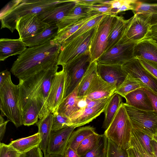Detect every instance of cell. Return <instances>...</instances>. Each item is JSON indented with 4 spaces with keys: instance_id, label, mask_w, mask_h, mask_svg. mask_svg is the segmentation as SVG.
I'll return each instance as SVG.
<instances>
[{
    "instance_id": "6da1fadb",
    "label": "cell",
    "mask_w": 157,
    "mask_h": 157,
    "mask_svg": "<svg viewBox=\"0 0 157 157\" xmlns=\"http://www.w3.org/2000/svg\"><path fill=\"white\" fill-rule=\"evenodd\" d=\"M61 47L51 40L40 46L27 48L18 56L10 71L19 79L52 69L58 66Z\"/></svg>"
},
{
    "instance_id": "7a4b0ae2",
    "label": "cell",
    "mask_w": 157,
    "mask_h": 157,
    "mask_svg": "<svg viewBox=\"0 0 157 157\" xmlns=\"http://www.w3.org/2000/svg\"><path fill=\"white\" fill-rule=\"evenodd\" d=\"M58 66L28 77L19 79V104L22 111L29 102L36 101L39 111V119L50 113L45 104L52 78L57 72Z\"/></svg>"
},
{
    "instance_id": "3957f363",
    "label": "cell",
    "mask_w": 157,
    "mask_h": 157,
    "mask_svg": "<svg viewBox=\"0 0 157 157\" xmlns=\"http://www.w3.org/2000/svg\"><path fill=\"white\" fill-rule=\"evenodd\" d=\"M60 0H19L9 2L0 12L1 29L7 28L12 33L17 21L25 16L44 12L63 2Z\"/></svg>"
},
{
    "instance_id": "277c9868",
    "label": "cell",
    "mask_w": 157,
    "mask_h": 157,
    "mask_svg": "<svg viewBox=\"0 0 157 157\" xmlns=\"http://www.w3.org/2000/svg\"><path fill=\"white\" fill-rule=\"evenodd\" d=\"M18 85L12 82L11 75L0 86L1 115L6 117L16 128L23 125V114L19 104Z\"/></svg>"
},
{
    "instance_id": "5b68a950",
    "label": "cell",
    "mask_w": 157,
    "mask_h": 157,
    "mask_svg": "<svg viewBox=\"0 0 157 157\" xmlns=\"http://www.w3.org/2000/svg\"><path fill=\"white\" fill-rule=\"evenodd\" d=\"M132 129L131 120L122 102L104 134L118 146L127 149L129 147Z\"/></svg>"
},
{
    "instance_id": "8992f818",
    "label": "cell",
    "mask_w": 157,
    "mask_h": 157,
    "mask_svg": "<svg viewBox=\"0 0 157 157\" xmlns=\"http://www.w3.org/2000/svg\"><path fill=\"white\" fill-rule=\"evenodd\" d=\"M91 62L89 51L62 66L65 73L63 99L70 94L79 84Z\"/></svg>"
},
{
    "instance_id": "52a82bcc",
    "label": "cell",
    "mask_w": 157,
    "mask_h": 157,
    "mask_svg": "<svg viewBox=\"0 0 157 157\" xmlns=\"http://www.w3.org/2000/svg\"><path fill=\"white\" fill-rule=\"evenodd\" d=\"M137 42L129 40L124 32L118 42L110 49L104 52L97 61L98 63L103 64L122 65L134 58V48Z\"/></svg>"
},
{
    "instance_id": "ba28073f",
    "label": "cell",
    "mask_w": 157,
    "mask_h": 157,
    "mask_svg": "<svg viewBox=\"0 0 157 157\" xmlns=\"http://www.w3.org/2000/svg\"><path fill=\"white\" fill-rule=\"evenodd\" d=\"M94 28L68 43L61 45L57 65L62 66L65 65L81 55L89 52L91 37Z\"/></svg>"
},
{
    "instance_id": "9c48e42d",
    "label": "cell",
    "mask_w": 157,
    "mask_h": 157,
    "mask_svg": "<svg viewBox=\"0 0 157 157\" xmlns=\"http://www.w3.org/2000/svg\"><path fill=\"white\" fill-rule=\"evenodd\" d=\"M115 17L104 14L102 18L95 27L91 37L89 48L92 62L97 61L105 51L108 36Z\"/></svg>"
},
{
    "instance_id": "30bf717a",
    "label": "cell",
    "mask_w": 157,
    "mask_h": 157,
    "mask_svg": "<svg viewBox=\"0 0 157 157\" xmlns=\"http://www.w3.org/2000/svg\"><path fill=\"white\" fill-rule=\"evenodd\" d=\"M133 129L152 138L157 134V113L154 111L138 109L124 103Z\"/></svg>"
},
{
    "instance_id": "8fae6325",
    "label": "cell",
    "mask_w": 157,
    "mask_h": 157,
    "mask_svg": "<svg viewBox=\"0 0 157 157\" xmlns=\"http://www.w3.org/2000/svg\"><path fill=\"white\" fill-rule=\"evenodd\" d=\"M151 27L148 16L137 13L128 19L124 34L130 40L138 42L146 38Z\"/></svg>"
},
{
    "instance_id": "7c38bea8",
    "label": "cell",
    "mask_w": 157,
    "mask_h": 157,
    "mask_svg": "<svg viewBox=\"0 0 157 157\" xmlns=\"http://www.w3.org/2000/svg\"><path fill=\"white\" fill-rule=\"evenodd\" d=\"M122 66L128 75L140 81L144 87L157 94V80L144 67L138 59L134 58Z\"/></svg>"
},
{
    "instance_id": "4fadbf2b",
    "label": "cell",
    "mask_w": 157,
    "mask_h": 157,
    "mask_svg": "<svg viewBox=\"0 0 157 157\" xmlns=\"http://www.w3.org/2000/svg\"><path fill=\"white\" fill-rule=\"evenodd\" d=\"M65 83L64 69L57 72L54 76L45 104L50 113L54 112L63 99Z\"/></svg>"
},
{
    "instance_id": "5bb4252c",
    "label": "cell",
    "mask_w": 157,
    "mask_h": 157,
    "mask_svg": "<svg viewBox=\"0 0 157 157\" xmlns=\"http://www.w3.org/2000/svg\"><path fill=\"white\" fill-rule=\"evenodd\" d=\"M49 26L33 13L21 17L17 22L16 29L22 40L35 36Z\"/></svg>"
},
{
    "instance_id": "9a60e30c",
    "label": "cell",
    "mask_w": 157,
    "mask_h": 157,
    "mask_svg": "<svg viewBox=\"0 0 157 157\" xmlns=\"http://www.w3.org/2000/svg\"><path fill=\"white\" fill-rule=\"evenodd\" d=\"M76 4L75 0H64L37 15L42 21L49 25H57L67 16Z\"/></svg>"
},
{
    "instance_id": "2e32d148",
    "label": "cell",
    "mask_w": 157,
    "mask_h": 157,
    "mask_svg": "<svg viewBox=\"0 0 157 157\" xmlns=\"http://www.w3.org/2000/svg\"><path fill=\"white\" fill-rule=\"evenodd\" d=\"M111 97L105 98L94 106L85 107L73 114L69 117L71 126L76 128L91 122L104 112Z\"/></svg>"
},
{
    "instance_id": "e0dca14e",
    "label": "cell",
    "mask_w": 157,
    "mask_h": 157,
    "mask_svg": "<svg viewBox=\"0 0 157 157\" xmlns=\"http://www.w3.org/2000/svg\"><path fill=\"white\" fill-rule=\"evenodd\" d=\"M97 69L99 76L105 81L115 86L116 89L122 83L128 75L122 66L119 64L98 63Z\"/></svg>"
},
{
    "instance_id": "ac0fdd59",
    "label": "cell",
    "mask_w": 157,
    "mask_h": 157,
    "mask_svg": "<svg viewBox=\"0 0 157 157\" xmlns=\"http://www.w3.org/2000/svg\"><path fill=\"white\" fill-rule=\"evenodd\" d=\"M75 128L73 126H71L56 132L52 131L47 154L63 155L71 134Z\"/></svg>"
},
{
    "instance_id": "d6986e66",
    "label": "cell",
    "mask_w": 157,
    "mask_h": 157,
    "mask_svg": "<svg viewBox=\"0 0 157 157\" xmlns=\"http://www.w3.org/2000/svg\"><path fill=\"white\" fill-rule=\"evenodd\" d=\"M79 85V84L70 94L63 99L56 111L69 118L85 106L84 99L78 96Z\"/></svg>"
},
{
    "instance_id": "ffe728a7",
    "label": "cell",
    "mask_w": 157,
    "mask_h": 157,
    "mask_svg": "<svg viewBox=\"0 0 157 157\" xmlns=\"http://www.w3.org/2000/svg\"><path fill=\"white\" fill-rule=\"evenodd\" d=\"M116 87L102 80L98 75L94 79L85 97L90 100L104 99L115 93Z\"/></svg>"
},
{
    "instance_id": "44dd1931",
    "label": "cell",
    "mask_w": 157,
    "mask_h": 157,
    "mask_svg": "<svg viewBox=\"0 0 157 157\" xmlns=\"http://www.w3.org/2000/svg\"><path fill=\"white\" fill-rule=\"evenodd\" d=\"M134 57L157 63V41L147 38L138 42L134 47Z\"/></svg>"
},
{
    "instance_id": "7402d4cb",
    "label": "cell",
    "mask_w": 157,
    "mask_h": 157,
    "mask_svg": "<svg viewBox=\"0 0 157 157\" xmlns=\"http://www.w3.org/2000/svg\"><path fill=\"white\" fill-rule=\"evenodd\" d=\"M22 40L2 38L0 39V61H4L9 57L20 55L27 48Z\"/></svg>"
},
{
    "instance_id": "603a6c76",
    "label": "cell",
    "mask_w": 157,
    "mask_h": 157,
    "mask_svg": "<svg viewBox=\"0 0 157 157\" xmlns=\"http://www.w3.org/2000/svg\"><path fill=\"white\" fill-rule=\"evenodd\" d=\"M124 98L125 103L129 106L140 110L154 111L148 95L142 88L129 93Z\"/></svg>"
},
{
    "instance_id": "cb8c5ba5",
    "label": "cell",
    "mask_w": 157,
    "mask_h": 157,
    "mask_svg": "<svg viewBox=\"0 0 157 157\" xmlns=\"http://www.w3.org/2000/svg\"><path fill=\"white\" fill-rule=\"evenodd\" d=\"M53 122L52 113H50L40 119L36 123L41 139L39 146L43 152L44 156L47 154V150L52 132Z\"/></svg>"
},
{
    "instance_id": "d4e9b609",
    "label": "cell",
    "mask_w": 157,
    "mask_h": 157,
    "mask_svg": "<svg viewBox=\"0 0 157 157\" xmlns=\"http://www.w3.org/2000/svg\"><path fill=\"white\" fill-rule=\"evenodd\" d=\"M58 29L57 25H50L38 34L22 40L25 45L29 47L40 46L52 40L56 36Z\"/></svg>"
},
{
    "instance_id": "484cf974",
    "label": "cell",
    "mask_w": 157,
    "mask_h": 157,
    "mask_svg": "<svg viewBox=\"0 0 157 157\" xmlns=\"http://www.w3.org/2000/svg\"><path fill=\"white\" fill-rule=\"evenodd\" d=\"M128 21V20L124 19L122 16L115 17L108 36L105 52L112 48L121 39L124 33Z\"/></svg>"
},
{
    "instance_id": "4316f807",
    "label": "cell",
    "mask_w": 157,
    "mask_h": 157,
    "mask_svg": "<svg viewBox=\"0 0 157 157\" xmlns=\"http://www.w3.org/2000/svg\"><path fill=\"white\" fill-rule=\"evenodd\" d=\"M91 14L88 11L87 6L76 3L67 16L57 24L58 31Z\"/></svg>"
},
{
    "instance_id": "83f0119b",
    "label": "cell",
    "mask_w": 157,
    "mask_h": 157,
    "mask_svg": "<svg viewBox=\"0 0 157 157\" xmlns=\"http://www.w3.org/2000/svg\"><path fill=\"white\" fill-rule=\"evenodd\" d=\"M41 139L39 132L28 137L12 141L8 145L21 154L39 146Z\"/></svg>"
},
{
    "instance_id": "f1b7e54d",
    "label": "cell",
    "mask_w": 157,
    "mask_h": 157,
    "mask_svg": "<svg viewBox=\"0 0 157 157\" xmlns=\"http://www.w3.org/2000/svg\"><path fill=\"white\" fill-rule=\"evenodd\" d=\"M99 14H93L58 31L56 36L52 40H53L61 45L67 38L77 31L82 25Z\"/></svg>"
},
{
    "instance_id": "f546056e",
    "label": "cell",
    "mask_w": 157,
    "mask_h": 157,
    "mask_svg": "<svg viewBox=\"0 0 157 157\" xmlns=\"http://www.w3.org/2000/svg\"><path fill=\"white\" fill-rule=\"evenodd\" d=\"M122 97L115 93L111 97L104 111L105 118L102 127L106 130L116 115L122 102Z\"/></svg>"
},
{
    "instance_id": "4dcf8cb0",
    "label": "cell",
    "mask_w": 157,
    "mask_h": 157,
    "mask_svg": "<svg viewBox=\"0 0 157 157\" xmlns=\"http://www.w3.org/2000/svg\"><path fill=\"white\" fill-rule=\"evenodd\" d=\"M96 60L91 63L80 82L78 92L79 97H85L94 79L98 75Z\"/></svg>"
},
{
    "instance_id": "1f68e13d",
    "label": "cell",
    "mask_w": 157,
    "mask_h": 157,
    "mask_svg": "<svg viewBox=\"0 0 157 157\" xmlns=\"http://www.w3.org/2000/svg\"><path fill=\"white\" fill-rule=\"evenodd\" d=\"M95 132V128L90 126L80 128L72 133L67 146L76 151L84 140Z\"/></svg>"
},
{
    "instance_id": "d6a6232c",
    "label": "cell",
    "mask_w": 157,
    "mask_h": 157,
    "mask_svg": "<svg viewBox=\"0 0 157 157\" xmlns=\"http://www.w3.org/2000/svg\"><path fill=\"white\" fill-rule=\"evenodd\" d=\"M144 87L140 81L128 74L124 82L116 89L115 93L124 98L129 93Z\"/></svg>"
},
{
    "instance_id": "836d02e7",
    "label": "cell",
    "mask_w": 157,
    "mask_h": 157,
    "mask_svg": "<svg viewBox=\"0 0 157 157\" xmlns=\"http://www.w3.org/2000/svg\"><path fill=\"white\" fill-rule=\"evenodd\" d=\"M101 136L95 132L84 140L76 151L80 157L95 147L99 143Z\"/></svg>"
},
{
    "instance_id": "e575fe53",
    "label": "cell",
    "mask_w": 157,
    "mask_h": 157,
    "mask_svg": "<svg viewBox=\"0 0 157 157\" xmlns=\"http://www.w3.org/2000/svg\"><path fill=\"white\" fill-rule=\"evenodd\" d=\"M134 14L140 13L148 16L151 26L157 25V3H148L141 2Z\"/></svg>"
},
{
    "instance_id": "d590c367",
    "label": "cell",
    "mask_w": 157,
    "mask_h": 157,
    "mask_svg": "<svg viewBox=\"0 0 157 157\" xmlns=\"http://www.w3.org/2000/svg\"><path fill=\"white\" fill-rule=\"evenodd\" d=\"M104 14L100 13L94 18L85 23L77 31L67 38L61 45L68 43L79 36L94 28L102 18Z\"/></svg>"
},
{
    "instance_id": "8d00e7d4",
    "label": "cell",
    "mask_w": 157,
    "mask_h": 157,
    "mask_svg": "<svg viewBox=\"0 0 157 157\" xmlns=\"http://www.w3.org/2000/svg\"><path fill=\"white\" fill-rule=\"evenodd\" d=\"M108 139L104 134L102 135L98 144L93 149L80 157H106Z\"/></svg>"
},
{
    "instance_id": "74e56055",
    "label": "cell",
    "mask_w": 157,
    "mask_h": 157,
    "mask_svg": "<svg viewBox=\"0 0 157 157\" xmlns=\"http://www.w3.org/2000/svg\"><path fill=\"white\" fill-rule=\"evenodd\" d=\"M52 114V132H56L64 128L71 126L69 117L59 113L56 111Z\"/></svg>"
},
{
    "instance_id": "f35d334b",
    "label": "cell",
    "mask_w": 157,
    "mask_h": 157,
    "mask_svg": "<svg viewBox=\"0 0 157 157\" xmlns=\"http://www.w3.org/2000/svg\"><path fill=\"white\" fill-rule=\"evenodd\" d=\"M106 157H129L127 149H124L108 139Z\"/></svg>"
},
{
    "instance_id": "ab89813d",
    "label": "cell",
    "mask_w": 157,
    "mask_h": 157,
    "mask_svg": "<svg viewBox=\"0 0 157 157\" xmlns=\"http://www.w3.org/2000/svg\"><path fill=\"white\" fill-rule=\"evenodd\" d=\"M88 11L91 14L100 13L113 16H117V14L108 4H98L87 6Z\"/></svg>"
},
{
    "instance_id": "60d3db41",
    "label": "cell",
    "mask_w": 157,
    "mask_h": 157,
    "mask_svg": "<svg viewBox=\"0 0 157 157\" xmlns=\"http://www.w3.org/2000/svg\"><path fill=\"white\" fill-rule=\"evenodd\" d=\"M132 132L137 137L146 151L150 154L153 155L151 143L152 138L136 129H133Z\"/></svg>"
},
{
    "instance_id": "b9f144b4",
    "label": "cell",
    "mask_w": 157,
    "mask_h": 157,
    "mask_svg": "<svg viewBox=\"0 0 157 157\" xmlns=\"http://www.w3.org/2000/svg\"><path fill=\"white\" fill-rule=\"evenodd\" d=\"M129 146L135 148L143 157H155L144 148L140 141L132 131Z\"/></svg>"
},
{
    "instance_id": "7bdbcfd3",
    "label": "cell",
    "mask_w": 157,
    "mask_h": 157,
    "mask_svg": "<svg viewBox=\"0 0 157 157\" xmlns=\"http://www.w3.org/2000/svg\"><path fill=\"white\" fill-rule=\"evenodd\" d=\"M21 154L8 144L0 143V157H20Z\"/></svg>"
},
{
    "instance_id": "ee69618b",
    "label": "cell",
    "mask_w": 157,
    "mask_h": 157,
    "mask_svg": "<svg viewBox=\"0 0 157 157\" xmlns=\"http://www.w3.org/2000/svg\"><path fill=\"white\" fill-rule=\"evenodd\" d=\"M139 59L146 70L157 80V63Z\"/></svg>"
},
{
    "instance_id": "f6af8a7d",
    "label": "cell",
    "mask_w": 157,
    "mask_h": 157,
    "mask_svg": "<svg viewBox=\"0 0 157 157\" xmlns=\"http://www.w3.org/2000/svg\"><path fill=\"white\" fill-rule=\"evenodd\" d=\"M142 88L148 95L154 111L157 113V94L147 87H144Z\"/></svg>"
},
{
    "instance_id": "bcb514c9",
    "label": "cell",
    "mask_w": 157,
    "mask_h": 157,
    "mask_svg": "<svg viewBox=\"0 0 157 157\" xmlns=\"http://www.w3.org/2000/svg\"><path fill=\"white\" fill-rule=\"evenodd\" d=\"M42 152L40 147L38 146L25 153L21 154L20 157H43Z\"/></svg>"
},
{
    "instance_id": "7dc6e473",
    "label": "cell",
    "mask_w": 157,
    "mask_h": 157,
    "mask_svg": "<svg viewBox=\"0 0 157 157\" xmlns=\"http://www.w3.org/2000/svg\"><path fill=\"white\" fill-rule=\"evenodd\" d=\"M104 0H76V4L86 6H89L94 5L103 3Z\"/></svg>"
},
{
    "instance_id": "c3c4849f",
    "label": "cell",
    "mask_w": 157,
    "mask_h": 157,
    "mask_svg": "<svg viewBox=\"0 0 157 157\" xmlns=\"http://www.w3.org/2000/svg\"><path fill=\"white\" fill-rule=\"evenodd\" d=\"M10 121L8 120L5 121L3 117L0 115V141L2 140L4 136L6 129V125Z\"/></svg>"
},
{
    "instance_id": "681fc988",
    "label": "cell",
    "mask_w": 157,
    "mask_h": 157,
    "mask_svg": "<svg viewBox=\"0 0 157 157\" xmlns=\"http://www.w3.org/2000/svg\"><path fill=\"white\" fill-rule=\"evenodd\" d=\"M63 156L64 157H80L76 151L67 146Z\"/></svg>"
},
{
    "instance_id": "f907efd6",
    "label": "cell",
    "mask_w": 157,
    "mask_h": 157,
    "mask_svg": "<svg viewBox=\"0 0 157 157\" xmlns=\"http://www.w3.org/2000/svg\"><path fill=\"white\" fill-rule=\"evenodd\" d=\"M10 75V72L7 69L4 70L0 72V86L3 85L6 81Z\"/></svg>"
},
{
    "instance_id": "816d5d0a",
    "label": "cell",
    "mask_w": 157,
    "mask_h": 157,
    "mask_svg": "<svg viewBox=\"0 0 157 157\" xmlns=\"http://www.w3.org/2000/svg\"><path fill=\"white\" fill-rule=\"evenodd\" d=\"M127 150L130 157H143L138 151L133 147L129 146Z\"/></svg>"
},
{
    "instance_id": "f5cc1de1",
    "label": "cell",
    "mask_w": 157,
    "mask_h": 157,
    "mask_svg": "<svg viewBox=\"0 0 157 157\" xmlns=\"http://www.w3.org/2000/svg\"><path fill=\"white\" fill-rule=\"evenodd\" d=\"M151 38L157 41V25L151 27L146 38Z\"/></svg>"
},
{
    "instance_id": "db71d44e",
    "label": "cell",
    "mask_w": 157,
    "mask_h": 157,
    "mask_svg": "<svg viewBox=\"0 0 157 157\" xmlns=\"http://www.w3.org/2000/svg\"><path fill=\"white\" fill-rule=\"evenodd\" d=\"M151 143L153 154L157 157V134L153 136Z\"/></svg>"
},
{
    "instance_id": "11a10c76",
    "label": "cell",
    "mask_w": 157,
    "mask_h": 157,
    "mask_svg": "<svg viewBox=\"0 0 157 157\" xmlns=\"http://www.w3.org/2000/svg\"><path fill=\"white\" fill-rule=\"evenodd\" d=\"M44 157H64L63 155L47 154Z\"/></svg>"
},
{
    "instance_id": "9f6ffc18",
    "label": "cell",
    "mask_w": 157,
    "mask_h": 157,
    "mask_svg": "<svg viewBox=\"0 0 157 157\" xmlns=\"http://www.w3.org/2000/svg\"><path fill=\"white\" fill-rule=\"evenodd\" d=\"M153 155H154V154H153ZM154 155V157H157L156 156H155V155Z\"/></svg>"
},
{
    "instance_id": "6f0895ef",
    "label": "cell",
    "mask_w": 157,
    "mask_h": 157,
    "mask_svg": "<svg viewBox=\"0 0 157 157\" xmlns=\"http://www.w3.org/2000/svg\"></svg>"
}]
</instances>
